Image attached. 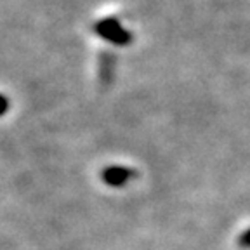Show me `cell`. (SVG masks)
Segmentation results:
<instances>
[{"mask_svg": "<svg viewBox=\"0 0 250 250\" xmlns=\"http://www.w3.org/2000/svg\"><path fill=\"white\" fill-rule=\"evenodd\" d=\"M94 31L106 42L113 45H130L132 43V33L127 28L122 26V23L115 18H104L99 23L94 24Z\"/></svg>", "mask_w": 250, "mask_h": 250, "instance_id": "obj_1", "label": "cell"}, {"mask_svg": "<svg viewBox=\"0 0 250 250\" xmlns=\"http://www.w3.org/2000/svg\"><path fill=\"white\" fill-rule=\"evenodd\" d=\"M238 245L242 247V249H250V228L247 231H243L242 234H240Z\"/></svg>", "mask_w": 250, "mask_h": 250, "instance_id": "obj_3", "label": "cell"}, {"mask_svg": "<svg viewBox=\"0 0 250 250\" xmlns=\"http://www.w3.org/2000/svg\"><path fill=\"white\" fill-rule=\"evenodd\" d=\"M134 176H136L134 170H130L129 167H122V165H111V167H106L101 172L103 183L111 188H122L125 184H129V181Z\"/></svg>", "mask_w": 250, "mask_h": 250, "instance_id": "obj_2", "label": "cell"}]
</instances>
